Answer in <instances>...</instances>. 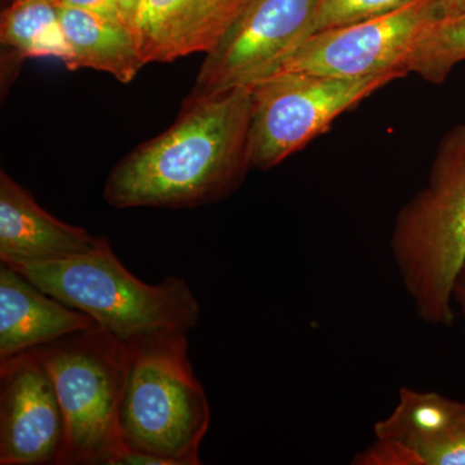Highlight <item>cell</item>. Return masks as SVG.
Returning <instances> with one entry per match:
<instances>
[{
  "mask_svg": "<svg viewBox=\"0 0 465 465\" xmlns=\"http://www.w3.org/2000/svg\"><path fill=\"white\" fill-rule=\"evenodd\" d=\"M251 87L186 97L171 127L113 168L104 198L119 210H177L225 200L251 171Z\"/></svg>",
  "mask_w": 465,
  "mask_h": 465,
  "instance_id": "obj_1",
  "label": "cell"
},
{
  "mask_svg": "<svg viewBox=\"0 0 465 465\" xmlns=\"http://www.w3.org/2000/svg\"><path fill=\"white\" fill-rule=\"evenodd\" d=\"M391 252L418 317L451 326L452 287L465 262V124L440 137L427 183L397 213Z\"/></svg>",
  "mask_w": 465,
  "mask_h": 465,
  "instance_id": "obj_2",
  "label": "cell"
},
{
  "mask_svg": "<svg viewBox=\"0 0 465 465\" xmlns=\"http://www.w3.org/2000/svg\"><path fill=\"white\" fill-rule=\"evenodd\" d=\"M124 345L118 415L124 450L154 455L167 465L201 464L211 410L189 360L188 332L149 333Z\"/></svg>",
  "mask_w": 465,
  "mask_h": 465,
  "instance_id": "obj_3",
  "label": "cell"
},
{
  "mask_svg": "<svg viewBox=\"0 0 465 465\" xmlns=\"http://www.w3.org/2000/svg\"><path fill=\"white\" fill-rule=\"evenodd\" d=\"M12 268L124 341L155 332H189L200 323V302L185 280L173 275L158 284L143 282L116 258L106 238L84 255Z\"/></svg>",
  "mask_w": 465,
  "mask_h": 465,
  "instance_id": "obj_4",
  "label": "cell"
},
{
  "mask_svg": "<svg viewBox=\"0 0 465 465\" xmlns=\"http://www.w3.org/2000/svg\"><path fill=\"white\" fill-rule=\"evenodd\" d=\"M34 351L50 372L65 418L63 465H114L124 451L118 415L124 341L94 324Z\"/></svg>",
  "mask_w": 465,
  "mask_h": 465,
  "instance_id": "obj_5",
  "label": "cell"
},
{
  "mask_svg": "<svg viewBox=\"0 0 465 465\" xmlns=\"http://www.w3.org/2000/svg\"><path fill=\"white\" fill-rule=\"evenodd\" d=\"M399 73L342 79L308 73H275L251 87V170L268 171L330 130L333 122L376 91L402 78Z\"/></svg>",
  "mask_w": 465,
  "mask_h": 465,
  "instance_id": "obj_6",
  "label": "cell"
},
{
  "mask_svg": "<svg viewBox=\"0 0 465 465\" xmlns=\"http://www.w3.org/2000/svg\"><path fill=\"white\" fill-rule=\"evenodd\" d=\"M440 20V0H415L405 7L308 36L273 73H308L363 79L409 74L406 58L428 26Z\"/></svg>",
  "mask_w": 465,
  "mask_h": 465,
  "instance_id": "obj_7",
  "label": "cell"
},
{
  "mask_svg": "<svg viewBox=\"0 0 465 465\" xmlns=\"http://www.w3.org/2000/svg\"><path fill=\"white\" fill-rule=\"evenodd\" d=\"M320 0H250L207 54L189 97L252 87L307 39Z\"/></svg>",
  "mask_w": 465,
  "mask_h": 465,
  "instance_id": "obj_8",
  "label": "cell"
},
{
  "mask_svg": "<svg viewBox=\"0 0 465 465\" xmlns=\"http://www.w3.org/2000/svg\"><path fill=\"white\" fill-rule=\"evenodd\" d=\"M66 425L36 351L0 362V465H63Z\"/></svg>",
  "mask_w": 465,
  "mask_h": 465,
  "instance_id": "obj_9",
  "label": "cell"
},
{
  "mask_svg": "<svg viewBox=\"0 0 465 465\" xmlns=\"http://www.w3.org/2000/svg\"><path fill=\"white\" fill-rule=\"evenodd\" d=\"M250 0H142L134 32L143 65L210 54Z\"/></svg>",
  "mask_w": 465,
  "mask_h": 465,
  "instance_id": "obj_10",
  "label": "cell"
},
{
  "mask_svg": "<svg viewBox=\"0 0 465 465\" xmlns=\"http://www.w3.org/2000/svg\"><path fill=\"white\" fill-rule=\"evenodd\" d=\"M103 240L52 216L29 191L0 173V262L9 266L60 262L90 252Z\"/></svg>",
  "mask_w": 465,
  "mask_h": 465,
  "instance_id": "obj_11",
  "label": "cell"
},
{
  "mask_svg": "<svg viewBox=\"0 0 465 465\" xmlns=\"http://www.w3.org/2000/svg\"><path fill=\"white\" fill-rule=\"evenodd\" d=\"M374 434L405 446L420 465H465V401L402 387Z\"/></svg>",
  "mask_w": 465,
  "mask_h": 465,
  "instance_id": "obj_12",
  "label": "cell"
},
{
  "mask_svg": "<svg viewBox=\"0 0 465 465\" xmlns=\"http://www.w3.org/2000/svg\"><path fill=\"white\" fill-rule=\"evenodd\" d=\"M94 324L16 269L0 264V362Z\"/></svg>",
  "mask_w": 465,
  "mask_h": 465,
  "instance_id": "obj_13",
  "label": "cell"
},
{
  "mask_svg": "<svg viewBox=\"0 0 465 465\" xmlns=\"http://www.w3.org/2000/svg\"><path fill=\"white\" fill-rule=\"evenodd\" d=\"M72 58L67 69H94L130 84L143 66L133 27L79 9L61 8Z\"/></svg>",
  "mask_w": 465,
  "mask_h": 465,
  "instance_id": "obj_14",
  "label": "cell"
},
{
  "mask_svg": "<svg viewBox=\"0 0 465 465\" xmlns=\"http://www.w3.org/2000/svg\"><path fill=\"white\" fill-rule=\"evenodd\" d=\"M2 65L16 69L30 57L72 58L61 25L60 9L51 0H12L2 12Z\"/></svg>",
  "mask_w": 465,
  "mask_h": 465,
  "instance_id": "obj_15",
  "label": "cell"
},
{
  "mask_svg": "<svg viewBox=\"0 0 465 465\" xmlns=\"http://www.w3.org/2000/svg\"><path fill=\"white\" fill-rule=\"evenodd\" d=\"M465 61V14L428 26L406 58L407 72L433 84H445Z\"/></svg>",
  "mask_w": 465,
  "mask_h": 465,
  "instance_id": "obj_16",
  "label": "cell"
},
{
  "mask_svg": "<svg viewBox=\"0 0 465 465\" xmlns=\"http://www.w3.org/2000/svg\"><path fill=\"white\" fill-rule=\"evenodd\" d=\"M412 2L415 0H320L308 36L322 30L384 16Z\"/></svg>",
  "mask_w": 465,
  "mask_h": 465,
  "instance_id": "obj_17",
  "label": "cell"
},
{
  "mask_svg": "<svg viewBox=\"0 0 465 465\" xmlns=\"http://www.w3.org/2000/svg\"><path fill=\"white\" fill-rule=\"evenodd\" d=\"M354 465H420L405 446L393 440L375 439L371 445L357 452Z\"/></svg>",
  "mask_w": 465,
  "mask_h": 465,
  "instance_id": "obj_18",
  "label": "cell"
},
{
  "mask_svg": "<svg viewBox=\"0 0 465 465\" xmlns=\"http://www.w3.org/2000/svg\"><path fill=\"white\" fill-rule=\"evenodd\" d=\"M51 2L54 3L57 7L79 9V11L97 15V16L124 23L114 0H51Z\"/></svg>",
  "mask_w": 465,
  "mask_h": 465,
  "instance_id": "obj_19",
  "label": "cell"
},
{
  "mask_svg": "<svg viewBox=\"0 0 465 465\" xmlns=\"http://www.w3.org/2000/svg\"><path fill=\"white\" fill-rule=\"evenodd\" d=\"M452 302H454V307H457L459 312H460L465 323V262L463 266H461L460 271H459L457 280H455L454 282V287H452Z\"/></svg>",
  "mask_w": 465,
  "mask_h": 465,
  "instance_id": "obj_20",
  "label": "cell"
},
{
  "mask_svg": "<svg viewBox=\"0 0 465 465\" xmlns=\"http://www.w3.org/2000/svg\"><path fill=\"white\" fill-rule=\"evenodd\" d=\"M114 2L119 12H121L124 23L128 26L133 27L142 0H114Z\"/></svg>",
  "mask_w": 465,
  "mask_h": 465,
  "instance_id": "obj_21",
  "label": "cell"
},
{
  "mask_svg": "<svg viewBox=\"0 0 465 465\" xmlns=\"http://www.w3.org/2000/svg\"><path fill=\"white\" fill-rule=\"evenodd\" d=\"M465 14V0H440V20Z\"/></svg>",
  "mask_w": 465,
  "mask_h": 465,
  "instance_id": "obj_22",
  "label": "cell"
},
{
  "mask_svg": "<svg viewBox=\"0 0 465 465\" xmlns=\"http://www.w3.org/2000/svg\"><path fill=\"white\" fill-rule=\"evenodd\" d=\"M11 2H12V0H11Z\"/></svg>",
  "mask_w": 465,
  "mask_h": 465,
  "instance_id": "obj_23",
  "label": "cell"
}]
</instances>
